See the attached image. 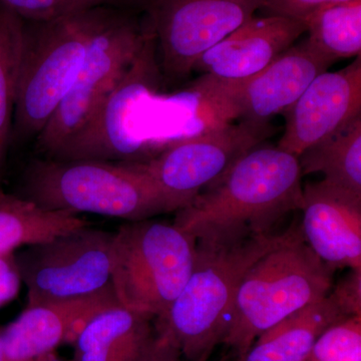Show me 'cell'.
Returning a JSON list of instances; mask_svg holds the SVG:
<instances>
[{"instance_id":"obj_1","label":"cell","mask_w":361,"mask_h":361,"mask_svg":"<svg viewBox=\"0 0 361 361\" xmlns=\"http://www.w3.org/2000/svg\"><path fill=\"white\" fill-rule=\"evenodd\" d=\"M298 157L279 147L249 151L212 187L177 211L174 224L195 238L267 234L300 210Z\"/></svg>"},{"instance_id":"obj_2","label":"cell","mask_w":361,"mask_h":361,"mask_svg":"<svg viewBox=\"0 0 361 361\" xmlns=\"http://www.w3.org/2000/svg\"><path fill=\"white\" fill-rule=\"evenodd\" d=\"M198 238L193 269L169 310L156 318L155 334L186 361H207L224 336L247 271L290 232Z\"/></svg>"},{"instance_id":"obj_3","label":"cell","mask_w":361,"mask_h":361,"mask_svg":"<svg viewBox=\"0 0 361 361\" xmlns=\"http://www.w3.org/2000/svg\"><path fill=\"white\" fill-rule=\"evenodd\" d=\"M20 196L49 210L127 222L180 210L137 161H35L26 170Z\"/></svg>"},{"instance_id":"obj_4","label":"cell","mask_w":361,"mask_h":361,"mask_svg":"<svg viewBox=\"0 0 361 361\" xmlns=\"http://www.w3.org/2000/svg\"><path fill=\"white\" fill-rule=\"evenodd\" d=\"M334 270L305 243L300 229L258 259L239 285L221 343L242 357L266 330L327 296Z\"/></svg>"},{"instance_id":"obj_5","label":"cell","mask_w":361,"mask_h":361,"mask_svg":"<svg viewBox=\"0 0 361 361\" xmlns=\"http://www.w3.org/2000/svg\"><path fill=\"white\" fill-rule=\"evenodd\" d=\"M106 6L25 21L11 139L40 134L77 78Z\"/></svg>"},{"instance_id":"obj_6","label":"cell","mask_w":361,"mask_h":361,"mask_svg":"<svg viewBox=\"0 0 361 361\" xmlns=\"http://www.w3.org/2000/svg\"><path fill=\"white\" fill-rule=\"evenodd\" d=\"M197 240L174 223L132 221L114 235L111 284L129 310L160 317L184 288L193 269Z\"/></svg>"},{"instance_id":"obj_7","label":"cell","mask_w":361,"mask_h":361,"mask_svg":"<svg viewBox=\"0 0 361 361\" xmlns=\"http://www.w3.org/2000/svg\"><path fill=\"white\" fill-rule=\"evenodd\" d=\"M153 26L116 6H106L82 68L63 103L37 137V149L54 158L92 123L139 56Z\"/></svg>"},{"instance_id":"obj_8","label":"cell","mask_w":361,"mask_h":361,"mask_svg":"<svg viewBox=\"0 0 361 361\" xmlns=\"http://www.w3.org/2000/svg\"><path fill=\"white\" fill-rule=\"evenodd\" d=\"M114 235L90 225L23 248L16 261L27 306L82 298L110 286Z\"/></svg>"},{"instance_id":"obj_9","label":"cell","mask_w":361,"mask_h":361,"mask_svg":"<svg viewBox=\"0 0 361 361\" xmlns=\"http://www.w3.org/2000/svg\"><path fill=\"white\" fill-rule=\"evenodd\" d=\"M271 130L269 123H223L137 163L182 209L219 182L242 157L269 137Z\"/></svg>"},{"instance_id":"obj_10","label":"cell","mask_w":361,"mask_h":361,"mask_svg":"<svg viewBox=\"0 0 361 361\" xmlns=\"http://www.w3.org/2000/svg\"><path fill=\"white\" fill-rule=\"evenodd\" d=\"M265 0H145L165 75H189L204 52L262 9Z\"/></svg>"},{"instance_id":"obj_11","label":"cell","mask_w":361,"mask_h":361,"mask_svg":"<svg viewBox=\"0 0 361 361\" xmlns=\"http://www.w3.org/2000/svg\"><path fill=\"white\" fill-rule=\"evenodd\" d=\"M331 61L311 49L305 40L293 44L255 77L239 84H218L202 77L193 90L224 118L269 123L295 103Z\"/></svg>"},{"instance_id":"obj_12","label":"cell","mask_w":361,"mask_h":361,"mask_svg":"<svg viewBox=\"0 0 361 361\" xmlns=\"http://www.w3.org/2000/svg\"><path fill=\"white\" fill-rule=\"evenodd\" d=\"M156 45L153 32L92 123L51 159L135 161L141 147L130 135V110L139 97L157 80Z\"/></svg>"},{"instance_id":"obj_13","label":"cell","mask_w":361,"mask_h":361,"mask_svg":"<svg viewBox=\"0 0 361 361\" xmlns=\"http://www.w3.org/2000/svg\"><path fill=\"white\" fill-rule=\"evenodd\" d=\"M283 115L278 147L297 157L361 116V56L341 71L320 73Z\"/></svg>"},{"instance_id":"obj_14","label":"cell","mask_w":361,"mask_h":361,"mask_svg":"<svg viewBox=\"0 0 361 361\" xmlns=\"http://www.w3.org/2000/svg\"><path fill=\"white\" fill-rule=\"evenodd\" d=\"M303 23L277 16L252 18L202 54L193 71L218 84H239L255 77L294 44Z\"/></svg>"},{"instance_id":"obj_15","label":"cell","mask_w":361,"mask_h":361,"mask_svg":"<svg viewBox=\"0 0 361 361\" xmlns=\"http://www.w3.org/2000/svg\"><path fill=\"white\" fill-rule=\"evenodd\" d=\"M305 243L332 270L361 268V198L323 180L303 187Z\"/></svg>"},{"instance_id":"obj_16","label":"cell","mask_w":361,"mask_h":361,"mask_svg":"<svg viewBox=\"0 0 361 361\" xmlns=\"http://www.w3.org/2000/svg\"><path fill=\"white\" fill-rule=\"evenodd\" d=\"M118 303L111 284L104 290L68 300L28 305L0 331L6 361H32L59 346L73 343L97 311Z\"/></svg>"},{"instance_id":"obj_17","label":"cell","mask_w":361,"mask_h":361,"mask_svg":"<svg viewBox=\"0 0 361 361\" xmlns=\"http://www.w3.org/2000/svg\"><path fill=\"white\" fill-rule=\"evenodd\" d=\"M151 320L120 303L106 306L78 332L68 361H137L155 337Z\"/></svg>"},{"instance_id":"obj_18","label":"cell","mask_w":361,"mask_h":361,"mask_svg":"<svg viewBox=\"0 0 361 361\" xmlns=\"http://www.w3.org/2000/svg\"><path fill=\"white\" fill-rule=\"evenodd\" d=\"M344 318L329 292L260 334L239 361H305L323 332Z\"/></svg>"},{"instance_id":"obj_19","label":"cell","mask_w":361,"mask_h":361,"mask_svg":"<svg viewBox=\"0 0 361 361\" xmlns=\"http://www.w3.org/2000/svg\"><path fill=\"white\" fill-rule=\"evenodd\" d=\"M90 226L75 213L49 210L20 195L0 190V255L44 243L66 233Z\"/></svg>"},{"instance_id":"obj_20","label":"cell","mask_w":361,"mask_h":361,"mask_svg":"<svg viewBox=\"0 0 361 361\" xmlns=\"http://www.w3.org/2000/svg\"><path fill=\"white\" fill-rule=\"evenodd\" d=\"M302 176L319 173L323 182L361 198V116L298 157Z\"/></svg>"},{"instance_id":"obj_21","label":"cell","mask_w":361,"mask_h":361,"mask_svg":"<svg viewBox=\"0 0 361 361\" xmlns=\"http://www.w3.org/2000/svg\"><path fill=\"white\" fill-rule=\"evenodd\" d=\"M313 51L332 63L361 54V0L323 7L304 21Z\"/></svg>"},{"instance_id":"obj_22","label":"cell","mask_w":361,"mask_h":361,"mask_svg":"<svg viewBox=\"0 0 361 361\" xmlns=\"http://www.w3.org/2000/svg\"><path fill=\"white\" fill-rule=\"evenodd\" d=\"M25 21L0 4V180L11 141Z\"/></svg>"},{"instance_id":"obj_23","label":"cell","mask_w":361,"mask_h":361,"mask_svg":"<svg viewBox=\"0 0 361 361\" xmlns=\"http://www.w3.org/2000/svg\"><path fill=\"white\" fill-rule=\"evenodd\" d=\"M305 361H361V316L344 318L325 330Z\"/></svg>"},{"instance_id":"obj_24","label":"cell","mask_w":361,"mask_h":361,"mask_svg":"<svg viewBox=\"0 0 361 361\" xmlns=\"http://www.w3.org/2000/svg\"><path fill=\"white\" fill-rule=\"evenodd\" d=\"M0 4L23 20L33 23L75 13L73 0H0Z\"/></svg>"},{"instance_id":"obj_25","label":"cell","mask_w":361,"mask_h":361,"mask_svg":"<svg viewBox=\"0 0 361 361\" xmlns=\"http://www.w3.org/2000/svg\"><path fill=\"white\" fill-rule=\"evenodd\" d=\"M345 1L350 0H265L262 9L268 16H282L304 23L311 14L323 7Z\"/></svg>"},{"instance_id":"obj_26","label":"cell","mask_w":361,"mask_h":361,"mask_svg":"<svg viewBox=\"0 0 361 361\" xmlns=\"http://www.w3.org/2000/svg\"><path fill=\"white\" fill-rule=\"evenodd\" d=\"M330 295L346 317L361 316V268L351 269L330 291Z\"/></svg>"},{"instance_id":"obj_27","label":"cell","mask_w":361,"mask_h":361,"mask_svg":"<svg viewBox=\"0 0 361 361\" xmlns=\"http://www.w3.org/2000/svg\"><path fill=\"white\" fill-rule=\"evenodd\" d=\"M21 284L23 280L13 254L0 255V308L18 296Z\"/></svg>"},{"instance_id":"obj_28","label":"cell","mask_w":361,"mask_h":361,"mask_svg":"<svg viewBox=\"0 0 361 361\" xmlns=\"http://www.w3.org/2000/svg\"><path fill=\"white\" fill-rule=\"evenodd\" d=\"M137 361H186L171 342L157 336Z\"/></svg>"},{"instance_id":"obj_29","label":"cell","mask_w":361,"mask_h":361,"mask_svg":"<svg viewBox=\"0 0 361 361\" xmlns=\"http://www.w3.org/2000/svg\"><path fill=\"white\" fill-rule=\"evenodd\" d=\"M127 1H130V0H73V8H75V11H78L97 6H116L118 4Z\"/></svg>"},{"instance_id":"obj_30","label":"cell","mask_w":361,"mask_h":361,"mask_svg":"<svg viewBox=\"0 0 361 361\" xmlns=\"http://www.w3.org/2000/svg\"><path fill=\"white\" fill-rule=\"evenodd\" d=\"M32 361H65L61 360V357L58 355H56V351H54V353H47V355H44L42 356H39V357L35 358Z\"/></svg>"},{"instance_id":"obj_31","label":"cell","mask_w":361,"mask_h":361,"mask_svg":"<svg viewBox=\"0 0 361 361\" xmlns=\"http://www.w3.org/2000/svg\"><path fill=\"white\" fill-rule=\"evenodd\" d=\"M0 361H6L4 360V348H2L1 337H0Z\"/></svg>"},{"instance_id":"obj_32","label":"cell","mask_w":361,"mask_h":361,"mask_svg":"<svg viewBox=\"0 0 361 361\" xmlns=\"http://www.w3.org/2000/svg\"><path fill=\"white\" fill-rule=\"evenodd\" d=\"M139 1L144 2L145 0H139Z\"/></svg>"}]
</instances>
